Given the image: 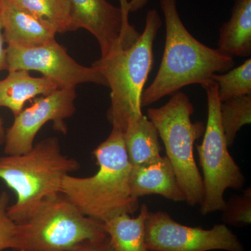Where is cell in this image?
<instances>
[{
    "label": "cell",
    "mask_w": 251,
    "mask_h": 251,
    "mask_svg": "<svg viewBox=\"0 0 251 251\" xmlns=\"http://www.w3.org/2000/svg\"><path fill=\"white\" fill-rule=\"evenodd\" d=\"M166 35L161 65L153 82L143 91L142 107L173 95L180 89L199 84L203 88L214 83L218 73L234 66L233 57L200 42L185 27L178 13L176 0H160Z\"/></svg>",
    "instance_id": "obj_1"
},
{
    "label": "cell",
    "mask_w": 251,
    "mask_h": 251,
    "mask_svg": "<svg viewBox=\"0 0 251 251\" xmlns=\"http://www.w3.org/2000/svg\"><path fill=\"white\" fill-rule=\"evenodd\" d=\"M98 171L87 177L68 175L60 193L84 215L104 223L122 214H133L139 199L130 191V166L123 132L112 128L107 139L94 150Z\"/></svg>",
    "instance_id": "obj_2"
},
{
    "label": "cell",
    "mask_w": 251,
    "mask_h": 251,
    "mask_svg": "<svg viewBox=\"0 0 251 251\" xmlns=\"http://www.w3.org/2000/svg\"><path fill=\"white\" fill-rule=\"evenodd\" d=\"M79 168L78 161L63 154L57 138L43 140L24 154L0 157V179L16 195L8 215L21 224L44 200L60 192L64 176Z\"/></svg>",
    "instance_id": "obj_3"
},
{
    "label": "cell",
    "mask_w": 251,
    "mask_h": 251,
    "mask_svg": "<svg viewBox=\"0 0 251 251\" xmlns=\"http://www.w3.org/2000/svg\"><path fill=\"white\" fill-rule=\"evenodd\" d=\"M161 26L158 12L150 10L143 32L131 47L93 63L100 69L111 90L107 117L112 128L124 132L130 120L143 115L141 97L153 66V42Z\"/></svg>",
    "instance_id": "obj_4"
},
{
    "label": "cell",
    "mask_w": 251,
    "mask_h": 251,
    "mask_svg": "<svg viewBox=\"0 0 251 251\" xmlns=\"http://www.w3.org/2000/svg\"><path fill=\"white\" fill-rule=\"evenodd\" d=\"M193 112V104L181 92L173 94L163 106L148 110V118L164 144L185 202L191 206L201 205L203 200L202 177L195 160L194 145L205 130L203 122L191 121Z\"/></svg>",
    "instance_id": "obj_5"
},
{
    "label": "cell",
    "mask_w": 251,
    "mask_h": 251,
    "mask_svg": "<svg viewBox=\"0 0 251 251\" xmlns=\"http://www.w3.org/2000/svg\"><path fill=\"white\" fill-rule=\"evenodd\" d=\"M18 225L16 251H68L84 241L108 236L103 223L82 214L60 192L44 200Z\"/></svg>",
    "instance_id": "obj_6"
},
{
    "label": "cell",
    "mask_w": 251,
    "mask_h": 251,
    "mask_svg": "<svg viewBox=\"0 0 251 251\" xmlns=\"http://www.w3.org/2000/svg\"><path fill=\"white\" fill-rule=\"evenodd\" d=\"M207 97V121L202 143L196 145L200 165L203 172L202 215L221 211L227 188L241 189L245 177L229 154L220 115L218 85L215 82L204 87Z\"/></svg>",
    "instance_id": "obj_7"
},
{
    "label": "cell",
    "mask_w": 251,
    "mask_h": 251,
    "mask_svg": "<svg viewBox=\"0 0 251 251\" xmlns=\"http://www.w3.org/2000/svg\"><path fill=\"white\" fill-rule=\"evenodd\" d=\"M145 242L150 251H244V245L226 224L212 228L189 227L174 221L166 211H149Z\"/></svg>",
    "instance_id": "obj_8"
},
{
    "label": "cell",
    "mask_w": 251,
    "mask_h": 251,
    "mask_svg": "<svg viewBox=\"0 0 251 251\" xmlns=\"http://www.w3.org/2000/svg\"><path fill=\"white\" fill-rule=\"evenodd\" d=\"M74 30L83 28L97 39L101 57L105 59L131 47L139 31L128 22V0H120V8L107 0H67Z\"/></svg>",
    "instance_id": "obj_9"
},
{
    "label": "cell",
    "mask_w": 251,
    "mask_h": 251,
    "mask_svg": "<svg viewBox=\"0 0 251 251\" xmlns=\"http://www.w3.org/2000/svg\"><path fill=\"white\" fill-rule=\"evenodd\" d=\"M7 70L35 71L58 83L61 88H75L82 83L107 86L99 67H87L75 62L56 40L36 47L8 45Z\"/></svg>",
    "instance_id": "obj_10"
},
{
    "label": "cell",
    "mask_w": 251,
    "mask_h": 251,
    "mask_svg": "<svg viewBox=\"0 0 251 251\" xmlns=\"http://www.w3.org/2000/svg\"><path fill=\"white\" fill-rule=\"evenodd\" d=\"M75 88H61L53 93L36 99L31 106L15 117L14 123L6 130L4 152L8 156L24 154L34 147L38 132L48 122L54 129L66 134L65 120L75 113Z\"/></svg>",
    "instance_id": "obj_11"
},
{
    "label": "cell",
    "mask_w": 251,
    "mask_h": 251,
    "mask_svg": "<svg viewBox=\"0 0 251 251\" xmlns=\"http://www.w3.org/2000/svg\"><path fill=\"white\" fill-rule=\"evenodd\" d=\"M4 42L8 45L36 47L55 40L51 25L6 0H1Z\"/></svg>",
    "instance_id": "obj_12"
},
{
    "label": "cell",
    "mask_w": 251,
    "mask_h": 251,
    "mask_svg": "<svg viewBox=\"0 0 251 251\" xmlns=\"http://www.w3.org/2000/svg\"><path fill=\"white\" fill-rule=\"evenodd\" d=\"M129 186L132 196L138 199L156 194L174 202L186 201L171 161L166 156L145 166H131Z\"/></svg>",
    "instance_id": "obj_13"
},
{
    "label": "cell",
    "mask_w": 251,
    "mask_h": 251,
    "mask_svg": "<svg viewBox=\"0 0 251 251\" xmlns=\"http://www.w3.org/2000/svg\"><path fill=\"white\" fill-rule=\"evenodd\" d=\"M9 72L6 78L0 80V107L9 108L14 117L22 111L27 100L61 89L56 81L49 77H33L25 70Z\"/></svg>",
    "instance_id": "obj_14"
},
{
    "label": "cell",
    "mask_w": 251,
    "mask_h": 251,
    "mask_svg": "<svg viewBox=\"0 0 251 251\" xmlns=\"http://www.w3.org/2000/svg\"><path fill=\"white\" fill-rule=\"evenodd\" d=\"M123 136L128 161L132 167L150 164L161 158L158 131L145 115L130 120L123 132Z\"/></svg>",
    "instance_id": "obj_15"
},
{
    "label": "cell",
    "mask_w": 251,
    "mask_h": 251,
    "mask_svg": "<svg viewBox=\"0 0 251 251\" xmlns=\"http://www.w3.org/2000/svg\"><path fill=\"white\" fill-rule=\"evenodd\" d=\"M219 50L226 55L251 54V0H234L232 15L219 31Z\"/></svg>",
    "instance_id": "obj_16"
},
{
    "label": "cell",
    "mask_w": 251,
    "mask_h": 251,
    "mask_svg": "<svg viewBox=\"0 0 251 251\" xmlns=\"http://www.w3.org/2000/svg\"><path fill=\"white\" fill-rule=\"evenodd\" d=\"M148 206H140L137 217L122 214L103 223L113 251H150L145 242V221Z\"/></svg>",
    "instance_id": "obj_17"
},
{
    "label": "cell",
    "mask_w": 251,
    "mask_h": 251,
    "mask_svg": "<svg viewBox=\"0 0 251 251\" xmlns=\"http://www.w3.org/2000/svg\"><path fill=\"white\" fill-rule=\"evenodd\" d=\"M44 22L57 33L74 30L67 0H6Z\"/></svg>",
    "instance_id": "obj_18"
},
{
    "label": "cell",
    "mask_w": 251,
    "mask_h": 251,
    "mask_svg": "<svg viewBox=\"0 0 251 251\" xmlns=\"http://www.w3.org/2000/svg\"><path fill=\"white\" fill-rule=\"evenodd\" d=\"M221 125L227 146L233 145L238 131L251 122V95L229 99L220 105Z\"/></svg>",
    "instance_id": "obj_19"
},
{
    "label": "cell",
    "mask_w": 251,
    "mask_h": 251,
    "mask_svg": "<svg viewBox=\"0 0 251 251\" xmlns=\"http://www.w3.org/2000/svg\"><path fill=\"white\" fill-rule=\"evenodd\" d=\"M214 82L218 85L221 103L243 96L251 95V59L224 74H215Z\"/></svg>",
    "instance_id": "obj_20"
},
{
    "label": "cell",
    "mask_w": 251,
    "mask_h": 251,
    "mask_svg": "<svg viewBox=\"0 0 251 251\" xmlns=\"http://www.w3.org/2000/svg\"><path fill=\"white\" fill-rule=\"evenodd\" d=\"M222 211L224 224L244 227L251 224V190L248 188L242 195L229 198Z\"/></svg>",
    "instance_id": "obj_21"
},
{
    "label": "cell",
    "mask_w": 251,
    "mask_h": 251,
    "mask_svg": "<svg viewBox=\"0 0 251 251\" xmlns=\"http://www.w3.org/2000/svg\"><path fill=\"white\" fill-rule=\"evenodd\" d=\"M9 196L6 191L0 193V251H16L18 247V225L8 215Z\"/></svg>",
    "instance_id": "obj_22"
},
{
    "label": "cell",
    "mask_w": 251,
    "mask_h": 251,
    "mask_svg": "<svg viewBox=\"0 0 251 251\" xmlns=\"http://www.w3.org/2000/svg\"><path fill=\"white\" fill-rule=\"evenodd\" d=\"M68 251H113L108 236L79 243Z\"/></svg>",
    "instance_id": "obj_23"
},
{
    "label": "cell",
    "mask_w": 251,
    "mask_h": 251,
    "mask_svg": "<svg viewBox=\"0 0 251 251\" xmlns=\"http://www.w3.org/2000/svg\"><path fill=\"white\" fill-rule=\"evenodd\" d=\"M4 34H3V21L1 16V3L0 0V72L7 70V62H6V51L4 48Z\"/></svg>",
    "instance_id": "obj_24"
},
{
    "label": "cell",
    "mask_w": 251,
    "mask_h": 251,
    "mask_svg": "<svg viewBox=\"0 0 251 251\" xmlns=\"http://www.w3.org/2000/svg\"><path fill=\"white\" fill-rule=\"evenodd\" d=\"M148 0H131L128 1V9L129 12H135L139 11L148 4Z\"/></svg>",
    "instance_id": "obj_25"
},
{
    "label": "cell",
    "mask_w": 251,
    "mask_h": 251,
    "mask_svg": "<svg viewBox=\"0 0 251 251\" xmlns=\"http://www.w3.org/2000/svg\"><path fill=\"white\" fill-rule=\"evenodd\" d=\"M5 134H6V131H5L4 125H3V120L0 116V145L4 143Z\"/></svg>",
    "instance_id": "obj_26"
}]
</instances>
